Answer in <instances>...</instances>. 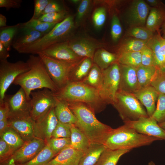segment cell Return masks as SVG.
Masks as SVG:
<instances>
[{
    "mask_svg": "<svg viewBox=\"0 0 165 165\" xmlns=\"http://www.w3.org/2000/svg\"><path fill=\"white\" fill-rule=\"evenodd\" d=\"M66 102L77 119L76 126L86 136L91 143L103 145L113 129L99 121L94 112L86 104Z\"/></svg>",
    "mask_w": 165,
    "mask_h": 165,
    "instance_id": "cell-1",
    "label": "cell"
},
{
    "mask_svg": "<svg viewBox=\"0 0 165 165\" xmlns=\"http://www.w3.org/2000/svg\"><path fill=\"white\" fill-rule=\"evenodd\" d=\"M27 62L30 69L17 77L13 84L20 86L24 89L28 100L31 99V92L36 89L46 88L53 93L59 90L49 75L43 61L38 56L30 55Z\"/></svg>",
    "mask_w": 165,
    "mask_h": 165,
    "instance_id": "cell-2",
    "label": "cell"
},
{
    "mask_svg": "<svg viewBox=\"0 0 165 165\" xmlns=\"http://www.w3.org/2000/svg\"><path fill=\"white\" fill-rule=\"evenodd\" d=\"M53 94L57 98L66 101L84 103L95 113L102 111L107 105L98 90L82 82H69Z\"/></svg>",
    "mask_w": 165,
    "mask_h": 165,
    "instance_id": "cell-3",
    "label": "cell"
},
{
    "mask_svg": "<svg viewBox=\"0 0 165 165\" xmlns=\"http://www.w3.org/2000/svg\"><path fill=\"white\" fill-rule=\"evenodd\" d=\"M160 140L156 137L138 132L124 124L113 129L107 138L103 145L106 148L112 150L129 149L148 145Z\"/></svg>",
    "mask_w": 165,
    "mask_h": 165,
    "instance_id": "cell-4",
    "label": "cell"
},
{
    "mask_svg": "<svg viewBox=\"0 0 165 165\" xmlns=\"http://www.w3.org/2000/svg\"><path fill=\"white\" fill-rule=\"evenodd\" d=\"M74 27L73 17L68 15L63 21L57 23L47 34L17 52L21 53L38 54L52 45L68 42Z\"/></svg>",
    "mask_w": 165,
    "mask_h": 165,
    "instance_id": "cell-5",
    "label": "cell"
},
{
    "mask_svg": "<svg viewBox=\"0 0 165 165\" xmlns=\"http://www.w3.org/2000/svg\"><path fill=\"white\" fill-rule=\"evenodd\" d=\"M112 105L124 123L148 117L143 106L132 93L119 89Z\"/></svg>",
    "mask_w": 165,
    "mask_h": 165,
    "instance_id": "cell-6",
    "label": "cell"
},
{
    "mask_svg": "<svg viewBox=\"0 0 165 165\" xmlns=\"http://www.w3.org/2000/svg\"><path fill=\"white\" fill-rule=\"evenodd\" d=\"M38 55L42 60L49 75L59 90L69 82L71 72L80 61L70 63L53 59L42 53Z\"/></svg>",
    "mask_w": 165,
    "mask_h": 165,
    "instance_id": "cell-7",
    "label": "cell"
},
{
    "mask_svg": "<svg viewBox=\"0 0 165 165\" xmlns=\"http://www.w3.org/2000/svg\"><path fill=\"white\" fill-rule=\"evenodd\" d=\"M30 68L27 61L12 63L7 60H0V101L3 100L6 92L17 77Z\"/></svg>",
    "mask_w": 165,
    "mask_h": 165,
    "instance_id": "cell-8",
    "label": "cell"
},
{
    "mask_svg": "<svg viewBox=\"0 0 165 165\" xmlns=\"http://www.w3.org/2000/svg\"><path fill=\"white\" fill-rule=\"evenodd\" d=\"M103 80L99 90L101 97L107 104L112 105L119 89L120 69L119 64L116 62L107 69L102 70Z\"/></svg>",
    "mask_w": 165,
    "mask_h": 165,
    "instance_id": "cell-9",
    "label": "cell"
},
{
    "mask_svg": "<svg viewBox=\"0 0 165 165\" xmlns=\"http://www.w3.org/2000/svg\"><path fill=\"white\" fill-rule=\"evenodd\" d=\"M30 101V116L35 121L44 115L52 107H54L56 101L53 93L50 90L31 92Z\"/></svg>",
    "mask_w": 165,
    "mask_h": 165,
    "instance_id": "cell-10",
    "label": "cell"
},
{
    "mask_svg": "<svg viewBox=\"0 0 165 165\" xmlns=\"http://www.w3.org/2000/svg\"><path fill=\"white\" fill-rule=\"evenodd\" d=\"M46 143L44 140L35 137L25 141L22 146L15 151L10 158L14 160L16 164L24 163L38 155Z\"/></svg>",
    "mask_w": 165,
    "mask_h": 165,
    "instance_id": "cell-11",
    "label": "cell"
},
{
    "mask_svg": "<svg viewBox=\"0 0 165 165\" xmlns=\"http://www.w3.org/2000/svg\"><path fill=\"white\" fill-rule=\"evenodd\" d=\"M7 102L9 111V117L29 116L30 101L24 89L20 87L15 94L6 95L4 99Z\"/></svg>",
    "mask_w": 165,
    "mask_h": 165,
    "instance_id": "cell-12",
    "label": "cell"
},
{
    "mask_svg": "<svg viewBox=\"0 0 165 165\" xmlns=\"http://www.w3.org/2000/svg\"><path fill=\"white\" fill-rule=\"evenodd\" d=\"M124 124L139 133L165 141V130L152 116L141 118L136 120L125 122Z\"/></svg>",
    "mask_w": 165,
    "mask_h": 165,
    "instance_id": "cell-13",
    "label": "cell"
},
{
    "mask_svg": "<svg viewBox=\"0 0 165 165\" xmlns=\"http://www.w3.org/2000/svg\"><path fill=\"white\" fill-rule=\"evenodd\" d=\"M54 107L35 121V137L42 139L46 143L52 138V133L59 122L55 113Z\"/></svg>",
    "mask_w": 165,
    "mask_h": 165,
    "instance_id": "cell-14",
    "label": "cell"
},
{
    "mask_svg": "<svg viewBox=\"0 0 165 165\" xmlns=\"http://www.w3.org/2000/svg\"><path fill=\"white\" fill-rule=\"evenodd\" d=\"M68 42L52 45L40 53L60 61L73 63L79 62L83 58L77 55L72 50L69 46Z\"/></svg>",
    "mask_w": 165,
    "mask_h": 165,
    "instance_id": "cell-15",
    "label": "cell"
},
{
    "mask_svg": "<svg viewBox=\"0 0 165 165\" xmlns=\"http://www.w3.org/2000/svg\"><path fill=\"white\" fill-rule=\"evenodd\" d=\"M150 7L142 0L133 1L128 12V20L131 27L144 26L146 24Z\"/></svg>",
    "mask_w": 165,
    "mask_h": 165,
    "instance_id": "cell-16",
    "label": "cell"
},
{
    "mask_svg": "<svg viewBox=\"0 0 165 165\" xmlns=\"http://www.w3.org/2000/svg\"><path fill=\"white\" fill-rule=\"evenodd\" d=\"M120 82L119 90L134 94L140 89L136 68L119 64Z\"/></svg>",
    "mask_w": 165,
    "mask_h": 165,
    "instance_id": "cell-17",
    "label": "cell"
},
{
    "mask_svg": "<svg viewBox=\"0 0 165 165\" xmlns=\"http://www.w3.org/2000/svg\"><path fill=\"white\" fill-rule=\"evenodd\" d=\"M9 126L15 130L25 141L35 137V121L30 116L9 117Z\"/></svg>",
    "mask_w": 165,
    "mask_h": 165,
    "instance_id": "cell-18",
    "label": "cell"
},
{
    "mask_svg": "<svg viewBox=\"0 0 165 165\" xmlns=\"http://www.w3.org/2000/svg\"><path fill=\"white\" fill-rule=\"evenodd\" d=\"M160 30L147 41L146 46L152 51L155 66L161 72H165V38L161 36Z\"/></svg>",
    "mask_w": 165,
    "mask_h": 165,
    "instance_id": "cell-19",
    "label": "cell"
},
{
    "mask_svg": "<svg viewBox=\"0 0 165 165\" xmlns=\"http://www.w3.org/2000/svg\"><path fill=\"white\" fill-rule=\"evenodd\" d=\"M42 34L24 26L22 23L20 25L13 39L12 46L17 51L42 37Z\"/></svg>",
    "mask_w": 165,
    "mask_h": 165,
    "instance_id": "cell-20",
    "label": "cell"
},
{
    "mask_svg": "<svg viewBox=\"0 0 165 165\" xmlns=\"http://www.w3.org/2000/svg\"><path fill=\"white\" fill-rule=\"evenodd\" d=\"M159 94L150 85L140 89L134 94L145 107L149 117L152 116L155 110Z\"/></svg>",
    "mask_w": 165,
    "mask_h": 165,
    "instance_id": "cell-21",
    "label": "cell"
},
{
    "mask_svg": "<svg viewBox=\"0 0 165 165\" xmlns=\"http://www.w3.org/2000/svg\"><path fill=\"white\" fill-rule=\"evenodd\" d=\"M83 154L69 146L61 151L46 165H79Z\"/></svg>",
    "mask_w": 165,
    "mask_h": 165,
    "instance_id": "cell-22",
    "label": "cell"
},
{
    "mask_svg": "<svg viewBox=\"0 0 165 165\" xmlns=\"http://www.w3.org/2000/svg\"><path fill=\"white\" fill-rule=\"evenodd\" d=\"M70 48L78 56L82 58H89L92 59L96 50L100 45L87 38L69 41Z\"/></svg>",
    "mask_w": 165,
    "mask_h": 165,
    "instance_id": "cell-23",
    "label": "cell"
},
{
    "mask_svg": "<svg viewBox=\"0 0 165 165\" xmlns=\"http://www.w3.org/2000/svg\"><path fill=\"white\" fill-rule=\"evenodd\" d=\"M54 97L56 101L54 110L58 121L64 124L75 125L77 122V119L66 102Z\"/></svg>",
    "mask_w": 165,
    "mask_h": 165,
    "instance_id": "cell-24",
    "label": "cell"
},
{
    "mask_svg": "<svg viewBox=\"0 0 165 165\" xmlns=\"http://www.w3.org/2000/svg\"><path fill=\"white\" fill-rule=\"evenodd\" d=\"M165 22V6L151 7L147 17L146 27L153 32L160 30Z\"/></svg>",
    "mask_w": 165,
    "mask_h": 165,
    "instance_id": "cell-25",
    "label": "cell"
},
{
    "mask_svg": "<svg viewBox=\"0 0 165 165\" xmlns=\"http://www.w3.org/2000/svg\"><path fill=\"white\" fill-rule=\"evenodd\" d=\"M71 131L70 146L84 153L91 144L89 139L75 125H71Z\"/></svg>",
    "mask_w": 165,
    "mask_h": 165,
    "instance_id": "cell-26",
    "label": "cell"
},
{
    "mask_svg": "<svg viewBox=\"0 0 165 165\" xmlns=\"http://www.w3.org/2000/svg\"><path fill=\"white\" fill-rule=\"evenodd\" d=\"M105 149L103 144L91 143L84 153L79 165H95Z\"/></svg>",
    "mask_w": 165,
    "mask_h": 165,
    "instance_id": "cell-27",
    "label": "cell"
},
{
    "mask_svg": "<svg viewBox=\"0 0 165 165\" xmlns=\"http://www.w3.org/2000/svg\"><path fill=\"white\" fill-rule=\"evenodd\" d=\"M159 70L155 66L141 65L136 68V74L140 89L150 85Z\"/></svg>",
    "mask_w": 165,
    "mask_h": 165,
    "instance_id": "cell-28",
    "label": "cell"
},
{
    "mask_svg": "<svg viewBox=\"0 0 165 165\" xmlns=\"http://www.w3.org/2000/svg\"><path fill=\"white\" fill-rule=\"evenodd\" d=\"M93 64V59L89 58H83L72 71L69 82H82L88 74Z\"/></svg>",
    "mask_w": 165,
    "mask_h": 165,
    "instance_id": "cell-29",
    "label": "cell"
},
{
    "mask_svg": "<svg viewBox=\"0 0 165 165\" xmlns=\"http://www.w3.org/2000/svg\"><path fill=\"white\" fill-rule=\"evenodd\" d=\"M93 60L94 63L103 70L117 62V55L104 49H98L95 52Z\"/></svg>",
    "mask_w": 165,
    "mask_h": 165,
    "instance_id": "cell-30",
    "label": "cell"
},
{
    "mask_svg": "<svg viewBox=\"0 0 165 165\" xmlns=\"http://www.w3.org/2000/svg\"><path fill=\"white\" fill-rule=\"evenodd\" d=\"M130 150L106 148L95 165H116L120 158Z\"/></svg>",
    "mask_w": 165,
    "mask_h": 165,
    "instance_id": "cell-31",
    "label": "cell"
},
{
    "mask_svg": "<svg viewBox=\"0 0 165 165\" xmlns=\"http://www.w3.org/2000/svg\"><path fill=\"white\" fill-rule=\"evenodd\" d=\"M116 54L117 62L119 64L135 68L142 65L141 51L123 52Z\"/></svg>",
    "mask_w": 165,
    "mask_h": 165,
    "instance_id": "cell-32",
    "label": "cell"
},
{
    "mask_svg": "<svg viewBox=\"0 0 165 165\" xmlns=\"http://www.w3.org/2000/svg\"><path fill=\"white\" fill-rule=\"evenodd\" d=\"M102 80V70L94 63L88 74L82 82L99 90L101 86Z\"/></svg>",
    "mask_w": 165,
    "mask_h": 165,
    "instance_id": "cell-33",
    "label": "cell"
},
{
    "mask_svg": "<svg viewBox=\"0 0 165 165\" xmlns=\"http://www.w3.org/2000/svg\"><path fill=\"white\" fill-rule=\"evenodd\" d=\"M0 135V138H2L15 151L22 146L25 142L20 135L10 126Z\"/></svg>",
    "mask_w": 165,
    "mask_h": 165,
    "instance_id": "cell-34",
    "label": "cell"
},
{
    "mask_svg": "<svg viewBox=\"0 0 165 165\" xmlns=\"http://www.w3.org/2000/svg\"><path fill=\"white\" fill-rule=\"evenodd\" d=\"M19 25L20 23H18L14 25L0 28V42L9 51L11 50L13 39Z\"/></svg>",
    "mask_w": 165,
    "mask_h": 165,
    "instance_id": "cell-35",
    "label": "cell"
},
{
    "mask_svg": "<svg viewBox=\"0 0 165 165\" xmlns=\"http://www.w3.org/2000/svg\"><path fill=\"white\" fill-rule=\"evenodd\" d=\"M56 155L46 143L43 149L32 159L24 163L17 165H46Z\"/></svg>",
    "mask_w": 165,
    "mask_h": 165,
    "instance_id": "cell-36",
    "label": "cell"
},
{
    "mask_svg": "<svg viewBox=\"0 0 165 165\" xmlns=\"http://www.w3.org/2000/svg\"><path fill=\"white\" fill-rule=\"evenodd\" d=\"M147 42L133 38H129L121 44L118 53L141 51L146 45Z\"/></svg>",
    "mask_w": 165,
    "mask_h": 165,
    "instance_id": "cell-37",
    "label": "cell"
},
{
    "mask_svg": "<svg viewBox=\"0 0 165 165\" xmlns=\"http://www.w3.org/2000/svg\"><path fill=\"white\" fill-rule=\"evenodd\" d=\"M22 24L24 26L38 31L44 35L48 33L57 24L47 23L38 19H30Z\"/></svg>",
    "mask_w": 165,
    "mask_h": 165,
    "instance_id": "cell-38",
    "label": "cell"
},
{
    "mask_svg": "<svg viewBox=\"0 0 165 165\" xmlns=\"http://www.w3.org/2000/svg\"><path fill=\"white\" fill-rule=\"evenodd\" d=\"M127 35L141 40L148 41L154 36V32L146 27H131L127 31Z\"/></svg>",
    "mask_w": 165,
    "mask_h": 165,
    "instance_id": "cell-39",
    "label": "cell"
},
{
    "mask_svg": "<svg viewBox=\"0 0 165 165\" xmlns=\"http://www.w3.org/2000/svg\"><path fill=\"white\" fill-rule=\"evenodd\" d=\"M70 138H51L47 142L51 150L57 155L65 148L70 146Z\"/></svg>",
    "mask_w": 165,
    "mask_h": 165,
    "instance_id": "cell-40",
    "label": "cell"
},
{
    "mask_svg": "<svg viewBox=\"0 0 165 165\" xmlns=\"http://www.w3.org/2000/svg\"><path fill=\"white\" fill-rule=\"evenodd\" d=\"M158 123L165 121V95L159 94L155 110L152 116Z\"/></svg>",
    "mask_w": 165,
    "mask_h": 165,
    "instance_id": "cell-41",
    "label": "cell"
},
{
    "mask_svg": "<svg viewBox=\"0 0 165 165\" xmlns=\"http://www.w3.org/2000/svg\"><path fill=\"white\" fill-rule=\"evenodd\" d=\"M68 15L66 11L46 13L42 15L38 19L42 21L50 23H59Z\"/></svg>",
    "mask_w": 165,
    "mask_h": 165,
    "instance_id": "cell-42",
    "label": "cell"
},
{
    "mask_svg": "<svg viewBox=\"0 0 165 165\" xmlns=\"http://www.w3.org/2000/svg\"><path fill=\"white\" fill-rule=\"evenodd\" d=\"M150 85L160 94L165 95V72L159 70Z\"/></svg>",
    "mask_w": 165,
    "mask_h": 165,
    "instance_id": "cell-43",
    "label": "cell"
},
{
    "mask_svg": "<svg viewBox=\"0 0 165 165\" xmlns=\"http://www.w3.org/2000/svg\"><path fill=\"white\" fill-rule=\"evenodd\" d=\"M106 10L103 7L97 8L94 11L92 20L95 27L97 29L101 28L104 25L106 19Z\"/></svg>",
    "mask_w": 165,
    "mask_h": 165,
    "instance_id": "cell-44",
    "label": "cell"
},
{
    "mask_svg": "<svg viewBox=\"0 0 165 165\" xmlns=\"http://www.w3.org/2000/svg\"><path fill=\"white\" fill-rule=\"evenodd\" d=\"M71 125L63 123L59 121L52 133V138H70Z\"/></svg>",
    "mask_w": 165,
    "mask_h": 165,
    "instance_id": "cell-45",
    "label": "cell"
},
{
    "mask_svg": "<svg viewBox=\"0 0 165 165\" xmlns=\"http://www.w3.org/2000/svg\"><path fill=\"white\" fill-rule=\"evenodd\" d=\"M122 32V28L118 16L114 15L111 21V34L112 39L117 41L120 38Z\"/></svg>",
    "mask_w": 165,
    "mask_h": 165,
    "instance_id": "cell-46",
    "label": "cell"
},
{
    "mask_svg": "<svg viewBox=\"0 0 165 165\" xmlns=\"http://www.w3.org/2000/svg\"><path fill=\"white\" fill-rule=\"evenodd\" d=\"M91 5L89 0H83L80 2L77 9L76 21L78 24L82 21L89 12Z\"/></svg>",
    "mask_w": 165,
    "mask_h": 165,
    "instance_id": "cell-47",
    "label": "cell"
},
{
    "mask_svg": "<svg viewBox=\"0 0 165 165\" xmlns=\"http://www.w3.org/2000/svg\"><path fill=\"white\" fill-rule=\"evenodd\" d=\"M141 53L142 65L155 66L153 52L150 48L146 45L141 51Z\"/></svg>",
    "mask_w": 165,
    "mask_h": 165,
    "instance_id": "cell-48",
    "label": "cell"
},
{
    "mask_svg": "<svg viewBox=\"0 0 165 165\" xmlns=\"http://www.w3.org/2000/svg\"><path fill=\"white\" fill-rule=\"evenodd\" d=\"M15 150L2 138L0 139V162L10 158Z\"/></svg>",
    "mask_w": 165,
    "mask_h": 165,
    "instance_id": "cell-49",
    "label": "cell"
},
{
    "mask_svg": "<svg viewBox=\"0 0 165 165\" xmlns=\"http://www.w3.org/2000/svg\"><path fill=\"white\" fill-rule=\"evenodd\" d=\"M50 0H35L34 12L31 20L38 19L43 15V12Z\"/></svg>",
    "mask_w": 165,
    "mask_h": 165,
    "instance_id": "cell-50",
    "label": "cell"
},
{
    "mask_svg": "<svg viewBox=\"0 0 165 165\" xmlns=\"http://www.w3.org/2000/svg\"><path fill=\"white\" fill-rule=\"evenodd\" d=\"M64 11L66 10L63 6L59 2L55 0H50L45 9L43 15L49 13Z\"/></svg>",
    "mask_w": 165,
    "mask_h": 165,
    "instance_id": "cell-51",
    "label": "cell"
},
{
    "mask_svg": "<svg viewBox=\"0 0 165 165\" xmlns=\"http://www.w3.org/2000/svg\"><path fill=\"white\" fill-rule=\"evenodd\" d=\"M22 2L21 0H0V7L5 8L7 11L11 8L18 9Z\"/></svg>",
    "mask_w": 165,
    "mask_h": 165,
    "instance_id": "cell-52",
    "label": "cell"
},
{
    "mask_svg": "<svg viewBox=\"0 0 165 165\" xmlns=\"http://www.w3.org/2000/svg\"><path fill=\"white\" fill-rule=\"evenodd\" d=\"M9 111V106L6 101L4 99L0 101V121L8 119Z\"/></svg>",
    "mask_w": 165,
    "mask_h": 165,
    "instance_id": "cell-53",
    "label": "cell"
},
{
    "mask_svg": "<svg viewBox=\"0 0 165 165\" xmlns=\"http://www.w3.org/2000/svg\"><path fill=\"white\" fill-rule=\"evenodd\" d=\"M9 51L0 42V60H7L10 57Z\"/></svg>",
    "mask_w": 165,
    "mask_h": 165,
    "instance_id": "cell-54",
    "label": "cell"
},
{
    "mask_svg": "<svg viewBox=\"0 0 165 165\" xmlns=\"http://www.w3.org/2000/svg\"><path fill=\"white\" fill-rule=\"evenodd\" d=\"M147 3L152 6V7L158 8L161 7L164 4L162 2L158 0H147Z\"/></svg>",
    "mask_w": 165,
    "mask_h": 165,
    "instance_id": "cell-55",
    "label": "cell"
},
{
    "mask_svg": "<svg viewBox=\"0 0 165 165\" xmlns=\"http://www.w3.org/2000/svg\"><path fill=\"white\" fill-rule=\"evenodd\" d=\"M9 127V126L8 119L0 121V134H2Z\"/></svg>",
    "mask_w": 165,
    "mask_h": 165,
    "instance_id": "cell-56",
    "label": "cell"
},
{
    "mask_svg": "<svg viewBox=\"0 0 165 165\" xmlns=\"http://www.w3.org/2000/svg\"><path fill=\"white\" fill-rule=\"evenodd\" d=\"M0 163L1 165H16L14 160L11 158H9Z\"/></svg>",
    "mask_w": 165,
    "mask_h": 165,
    "instance_id": "cell-57",
    "label": "cell"
},
{
    "mask_svg": "<svg viewBox=\"0 0 165 165\" xmlns=\"http://www.w3.org/2000/svg\"><path fill=\"white\" fill-rule=\"evenodd\" d=\"M7 20L6 17L2 14H0V27L3 28L7 26Z\"/></svg>",
    "mask_w": 165,
    "mask_h": 165,
    "instance_id": "cell-58",
    "label": "cell"
},
{
    "mask_svg": "<svg viewBox=\"0 0 165 165\" xmlns=\"http://www.w3.org/2000/svg\"><path fill=\"white\" fill-rule=\"evenodd\" d=\"M158 124L160 127L165 130V121Z\"/></svg>",
    "mask_w": 165,
    "mask_h": 165,
    "instance_id": "cell-59",
    "label": "cell"
},
{
    "mask_svg": "<svg viewBox=\"0 0 165 165\" xmlns=\"http://www.w3.org/2000/svg\"><path fill=\"white\" fill-rule=\"evenodd\" d=\"M161 31H162L163 34H165V22L162 26Z\"/></svg>",
    "mask_w": 165,
    "mask_h": 165,
    "instance_id": "cell-60",
    "label": "cell"
},
{
    "mask_svg": "<svg viewBox=\"0 0 165 165\" xmlns=\"http://www.w3.org/2000/svg\"><path fill=\"white\" fill-rule=\"evenodd\" d=\"M70 2L76 4L79 2L80 1L78 0H72L70 1Z\"/></svg>",
    "mask_w": 165,
    "mask_h": 165,
    "instance_id": "cell-61",
    "label": "cell"
},
{
    "mask_svg": "<svg viewBox=\"0 0 165 165\" xmlns=\"http://www.w3.org/2000/svg\"><path fill=\"white\" fill-rule=\"evenodd\" d=\"M147 165H155V163L152 161H151L148 163Z\"/></svg>",
    "mask_w": 165,
    "mask_h": 165,
    "instance_id": "cell-62",
    "label": "cell"
},
{
    "mask_svg": "<svg viewBox=\"0 0 165 165\" xmlns=\"http://www.w3.org/2000/svg\"><path fill=\"white\" fill-rule=\"evenodd\" d=\"M163 37L164 38H165V34H163Z\"/></svg>",
    "mask_w": 165,
    "mask_h": 165,
    "instance_id": "cell-63",
    "label": "cell"
}]
</instances>
